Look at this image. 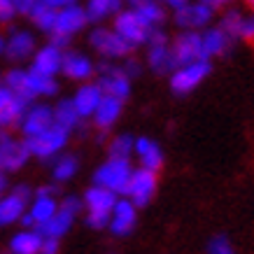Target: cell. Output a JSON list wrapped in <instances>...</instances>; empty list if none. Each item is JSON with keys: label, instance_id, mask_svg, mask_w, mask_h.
Masks as SVG:
<instances>
[{"label": "cell", "instance_id": "f35d334b", "mask_svg": "<svg viewBox=\"0 0 254 254\" xmlns=\"http://www.w3.org/2000/svg\"><path fill=\"white\" fill-rule=\"evenodd\" d=\"M19 14L14 0H0V23H9L14 16Z\"/></svg>", "mask_w": 254, "mask_h": 254}, {"label": "cell", "instance_id": "60d3db41", "mask_svg": "<svg viewBox=\"0 0 254 254\" xmlns=\"http://www.w3.org/2000/svg\"><path fill=\"white\" fill-rule=\"evenodd\" d=\"M16 93L9 89V86H5V84H0V112L7 108L9 103H12V98H14Z\"/></svg>", "mask_w": 254, "mask_h": 254}, {"label": "cell", "instance_id": "9c48e42d", "mask_svg": "<svg viewBox=\"0 0 254 254\" xmlns=\"http://www.w3.org/2000/svg\"><path fill=\"white\" fill-rule=\"evenodd\" d=\"M28 159H31V149L26 145V140H16L0 131V170L16 173L19 168H23V163Z\"/></svg>", "mask_w": 254, "mask_h": 254}, {"label": "cell", "instance_id": "52a82bcc", "mask_svg": "<svg viewBox=\"0 0 254 254\" xmlns=\"http://www.w3.org/2000/svg\"><path fill=\"white\" fill-rule=\"evenodd\" d=\"M70 131L63 128L59 124H54L52 128H47L45 133H40L35 138H26V145L31 149V156H38V159H52L61 152L65 142H68Z\"/></svg>", "mask_w": 254, "mask_h": 254}, {"label": "cell", "instance_id": "4dcf8cb0", "mask_svg": "<svg viewBox=\"0 0 254 254\" xmlns=\"http://www.w3.org/2000/svg\"><path fill=\"white\" fill-rule=\"evenodd\" d=\"M31 105V100L21 98V96H14L12 103H9L7 108L0 112V128H9V126H16V124H21L23 115H26V110Z\"/></svg>", "mask_w": 254, "mask_h": 254}, {"label": "cell", "instance_id": "c3c4849f", "mask_svg": "<svg viewBox=\"0 0 254 254\" xmlns=\"http://www.w3.org/2000/svg\"><path fill=\"white\" fill-rule=\"evenodd\" d=\"M5 47H7V38H5V35H0V56L5 54Z\"/></svg>", "mask_w": 254, "mask_h": 254}, {"label": "cell", "instance_id": "ac0fdd59", "mask_svg": "<svg viewBox=\"0 0 254 254\" xmlns=\"http://www.w3.org/2000/svg\"><path fill=\"white\" fill-rule=\"evenodd\" d=\"M61 72L72 82H86V79L93 77L96 72V65L86 54L82 52H65L63 54V65Z\"/></svg>", "mask_w": 254, "mask_h": 254}, {"label": "cell", "instance_id": "277c9868", "mask_svg": "<svg viewBox=\"0 0 254 254\" xmlns=\"http://www.w3.org/2000/svg\"><path fill=\"white\" fill-rule=\"evenodd\" d=\"M79 210H82V200L75 198V196H65L59 203L56 215L42 226H38V231L42 233V238H61V236H65L70 231V226H72Z\"/></svg>", "mask_w": 254, "mask_h": 254}, {"label": "cell", "instance_id": "7dc6e473", "mask_svg": "<svg viewBox=\"0 0 254 254\" xmlns=\"http://www.w3.org/2000/svg\"><path fill=\"white\" fill-rule=\"evenodd\" d=\"M200 2H205L208 7L217 9V7H222V5H226V2H231V0H200Z\"/></svg>", "mask_w": 254, "mask_h": 254}, {"label": "cell", "instance_id": "f907efd6", "mask_svg": "<svg viewBox=\"0 0 254 254\" xmlns=\"http://www.w3.org/2000/svg\"><path fill=\"white\" fill-rule=\"evenodd\" d=\"M245 5H247V7H250V12H252V14H254V0H245Z\"/></svg>", "mask_w": 254, "mask_h": 254}, {"label": "cell", "instance_id": "8992f818", "mask_svg": "<svg viewBox=\"0 0 254 254\" xmlns=\"http://www.w3.org/2000/svg\"><path fill=\"white\" fill-rule=\"evenodd\" d=\"M147 63L154 72H173L177 68L168 35L161 28H154L149 40H147Z\"/></svg>", "mask_w": 254, "mask_h": 254}, {"label": "cell", "instance_id": "7bdbcfd3", "mask_svg": "<svg viewBox=\"0 0 254 254\" xmlns=\"http://www.w3.org/2000/svg\"><path fill=\"white\" fill-rule=\"evenodd\" d=\"M122 68H124V72H126L128 77H138L140 75V63L135 61V59H126Z\"/></svg>", "mask_w": 254, "mask_h": 254}, {"label": "cell", "instance_id": "4316f807", "mask_svg": "<svg viewBox=\"0 0 254 254\" xmlns=\"http://www.w3.org/2000/svg\"><path fill=\"white\" fill-rule=\"evenodd\" d=\"M59 91V84H56L54 77L49 75H42L38 70H28V79H26V96L28 100H35L38 96H54Z\"/></svg>", "mask_w": 254, "mask_h": 254}, {"label": "cell", "instance_id": "7402d4cb", "mask_svg": "<svg viewBox=\"0 0 254 254\" xmlns=\"http://www.w3.org/2000/svg\"><path fill=\"white\" fill-rule=\"evenodd\" d=\"M103 89L98 86V82L93 84V82H86V84H82L75 91V96H72V103H75V108H77L79 117L82 119H86V117H93V112L98 110L100 100H103Z\"/></svg>", "mask_w": 254, "mask_h": 254}, {"label": "cell", "instance_id": "816d5d0a", "mask_svg": "<svg viewBox=\"0 0 254 254\" xmlns=\"http://www.w3.org/2000/svg\"><path fill=\"white\" fill-rule=\"evenodd\" d=\"M124 2H128V5H131V7H135V5H140V2H142V0H124Z\"/></svg>", "mask_w": 254, "mask_h": 254}, {"label": "cell", "instance_id": "681fc988", "mask_svg": "<svg viewBox=\"0 0 254 254\" xmlns=\"http://www.w3.org/2000/svg\"><path fill=\"white\" fill-rule=\"evenodd\" d=\"M2 187H5V170H0V191H2Z\"/></svg>", "mask_w": 254, "mask_h": 254}, {"label": "cell", "instance_id": "bcb514c9", "mask_svg": "<svg viewBox=\"0 0 254 254\" xmlns=\"http://www.w3.org/2000/svg\"><path fill=\"white\" fill-rule=\"evenodd\" d=\"M161 2L173 9H177V7H182V5H187V2H191V0H161Z\"/></svg>", "mask_w": 254, "mask_h": 254}, {"label": "cell", "instance_id": "f6af8a7d", "mask_svg": "<svg viewBox=\"0 0 254 254\" xmlns=\"http://www.w3.org/2000/svg\"><path fill=\"white\" fill-rule=\"evenodd\" d=\"M42 2H47L49 7H54V9H61V7H65V5H72V2H77V0H42Z\"/></svg>", "mask_w": 254, "mask_h": 254}, {"label": "cell", "instance_id": "7c38bea8", "mask_svg": "<svg viewBox=\"0 0 254 254\" xmlns=\"http://www.w3.org/2000/svg\"><path fill=\"white\" fill-rule=\"evenodd\" d=\"M215 9L208 7L205 2H187L182 7L175 9V23L182 31H200V28H208V23L212 21Z\"/></svg>", "mask_w": 254, "mask_h": 254}, {"label": "cell", "instance_id": "8d00e7d4", "mask_svg": "<svg viewBox=\"0 0 254 254\" xmlns=\"http://www.w3.org/2000/svg\"><path fill=\"white\" fill-rule=\"evenodd\" d=\"M205 252L208 254H236V247H233V243L226 236H212V238L208 240V247H205Z\"/></svg>", "mask_w": 254, "mask_h": 254}, {"label": "cell", "instance_id": "f1b7e54d", "mask_svg": "<svg viewBox=\"0 0 254 254\" xmlns=\"http://www.w3.org/2000/svg\"><path fill=\"white\" fill-rule=\"evenodd\" d=\"M124 0H86V14L89 21L98 23L105 21L110 16H115L117 12H122Z\"/></svg>", "mask_w": 254, "mask_h": 254}, {"label": "cell", "instance_id": "e0dca14e", "mask_svg": "<svg viewBox=\"0 0 254 254\" xmlns=\"http://www.w3.org/2000/svg\"><path fill=\"white\" fill-rule=\"evenodd\" d=\"M135 222H138V205L131 198H119L112 210L108 229L115 236H128L135 229Z\"/></svg>", "mask_w": 254, "mask_h": 254}, {"label": "cell", "instance_id": "5b68a950", "mask_svg": "<svg viewBox=\"0 0 254 254\" xmlns=\"http://www.w3.org/2000/svg\"><path fill=\"white\" fill-rule=\"evenodd\" d=\"M89 45H91L100 56H105L108 61H112V59H126V56L133 52V47L128 45L115 28H103V26H98V28L91 31Z\"/></svg>", "mask_w": 254, "mask_h": 254}, {"label": "cell", "instance_id": "d590c367", "mask_svg": "<svg viewBox=\"0 0 254 254\" xmlns=\"http://www.w3.org/2000/svg\"><path fill=\"white\" fill-rule=\"evenodd\" d=\"M26 79H28V70H21V68H12L2 77V84L9 86L12 91L16 93V96H21V98L28 100V96H26ZM33 103V100H31Z\"/></svg>", "mask_w": 254, "mask_h": 254}, {"label": "cell", "instance_id": "44dd1931", "mask_svg": "<svg viewBox=\"0 0 254 254\" xmlns=\"http://www.w3.org/2000/svg\"><path fill=\"white\" fill-rule=\"evenodd\" d=\"M117 200H119V193L110 191V189L100 185H93L84 191L82 203L86 205V212H108V215H112Z\"/></svg>", "mask_w": 254, "mask_h": 254}, {"label": "cell", "instance_id": "ba28073f", "mask_svg": "<svg viewBox=\"0 0 254 254\" xmlns=\"http://www.w3.org/2000/svg\"><path fill=\"white\" fill-rule=\"evenodd\" d=\"M96 70L100 72L98 86L103 89L105 96H112V98H119V100H126L131 96V77L124 72V68H117V65L105 61L100 65H96Z\"/></svg>", "mask_w": 254, "mask_h": 254}, {"label": "cell", "instance_id": "836d02e7", "mask_svg": "<svg viewBox=\"0 0 254 254\" xmlns=\"http://www.w3.org/2000/svg\"><path fill=\"white\" fill-rule=\"evenodd\" d=\"M77 168H79L77 156L75 154H63V156L56 159L54 168H52V175H54V180H59V182H68V180L75 177Z\"/></svg>", "mask_w": 254, "mask_h": 254}, {"label": "cell", "instance_id": "1f68e13d", "mask_svg": "<svg viewBox=\"0 0 254 254\" xmlns=\"http://www.w3.org/2000/svg\"><path fill=\"white\" fill-rule=\"evenodd\" d=\"M56 12L59 9H54V7H49L47 2H42L40 0L38 5L31 9V21L38 26L40 31H45V33H54V26H56Z\"/></svg>", "mask_w": 254, "mask_h": 254}, {"label": "cell", "instance_id": "d6a6232c", "mask_svg": "<svg viewBox=\"0 0 254 254\" xmlns=\"http://www.w3.org/2000/svg\"><path fill=\"white\" fill-rule=\"evenodd\" d=\"M135 9H138V14L142 16L152 28H159L163 23V19H166L163 2H159V0H142L140 5H135Z\"/></svg>", "mask_w": 254, "mask_h": 254}, {"label": "cell", "instance_id": "9a60e30c", "mask_svg": "<svg viewBox=\"0 0 254 254\" xmlns=\"http://www.w3.org/2000/svg\"><path fill=\"white\" fill-rule=\"evenodd\" d=\"M89 14H86V7H82L79 2H72V5H65L56 12V26L54 33H61V35H77L79 31H84L89 26Z\"/></svg>", "mask_w": 254, "mask_h": 254}, {"label": "cell", "instance_id": "ee69618b", "mask_svg": "<svg viewBox=\"0 0 254 254\" xmlns=\"http://www.w3.org/2000/svg\"><path fill=\"white\" fill-rule=\"evenodd\" d=\"M40 0H14L16 9H19V14H31V9L38 5Z\"/></svg>", "mask_w": 254, "mask_h": 254}, {"label": "cell", "instance_id": "8fae6325", "mask_svg": "<svg viewBox=\"0 0 254 254\" xmlns=\"http://www.w3.org/2000/svg\"><path fill=\"white\" fill-rule=\"evenodd\" d=\"M31 196H33V191L26 185L14 187V191L9 193V196H2L0 198V226L21 222V217L26 215Z\"/></svg>", "mask_w": 254, "mask_h": 254}, {"label": "cell", "instance_id": "6da1fadb", "mask_svg": "<svg viewBox=\"0 0 254 254\" xmlns=\"http://www.w3.org/2000/svg\"><path fill=\"white\" fill-rule=\"evenodd\" d=\"M133 168L128 159H115L110 156L108 161L98 166V170L93 173V185H100L110 189V191L119 193V196H126V189H128V182H131Z\"/></svg>", "mask_w": 254, "mask_h": 254}, {"label": "cell", "instance_id": "4fadbf2b", "mask_svg": "<svg viewBox=\"0 0 254 254\" xmlns=\"http://www.w3.org/2000/svg\"><path fill=\"white\" fill-rule=\"evenodd\" d=\"M170 47H173V56H175L177 65L205 59V54H203V35L198 31H182L173 40Z\"/></svg>", "mask_w": 254, "mask_h": 254}, {"label": "cell", "instance_id": "e575fe53", "mask_svg": "<svg viewBox=\"0 0 254 254\" xmlns=\"http://www.w3.org/2000/svg\"><path fill=\"white\" fill-rule=\"evenodd\" d=\"M131 154H135V138L126 135V133L112 138V142H110V156H115V159H131Z\"/></svg>", "mask_w": 254, "mask_h": 254}, {"label": "cell", "instance_id": "cb8c5ba5", "mask_svg": "<svg viewBox=\"0 0 254 254\" xmlns=\"http://www.w3.org/2000/svg\"><path fill=\"white\" fill-rule=\"evenodd\" d=\"M135 156L140 159V166L149 170H159L163 166V152L159 142L152 138H138L135 140Z\"/></svg>", "mask_w": 254, "mask_h": 254}, {"label": "cell", "instance_id": "30bf717a", "mask_svg": "<svg viewBox=\"0 0 254 254\" xmlns=\"http://www.w3.org/2000/svg\"><path fill=\"white\" fill-rule=\"evenodd\" d=\"M156 193V170L142 168L133 170L131 182H128V189H126V198H131L138 208L147 205L149 200L154 198Z\"/></svg>", "mask_w": 254, "mask_h": 254}, {"label": "cell", "instance_id": "d6986e66", "mask_svg": "<svg viewBox=\"0 0 254 254\" xmlns=\"http://www.w3.org/2000/svg\"><path fill=\"white\" fill-rule=\"evenodd\" d=\"M38 49H35V38H33V33L28 31H12V35L7 38V47H5V56H7L9 61H26V59H33Z\"/></svg>", "mask_w": 254, "mask_h": 254}, {"label": "cell", "instance_id": "7a4b0ae2", "mask_svg": "<svg viewBox=\"0 0 254 254\" xmlns=\"http://www.w3.org/2000/svg\"><path fill=\"white\" fill-rule=\"evenodd\" d=\"M210 70V59H198V61L185 63V65H177L173 72H170V89L177 96H187V93L196 91L205 79H208Z\"/></svg>", "mask_w": 254, "mask_h": 254}, {"label": "cell", "instance_id": "74e56055", "mask_svg": "<svg viewBox=\"0 0 254 254\" xmlns=\"http://www.w3.org/2000/svg\"><path fill=\"white\" fill-rule=\"evenodd\" d=\"M110 217L112 215H108V212H86V224L91 229H96V231H100V229L110 226Z\"/></svg>", "mask_w": 254, "mask_h": 254}, {"label": "cell", "instance_id": "5bb4252c", "mask_svg": "<svg viewBox=\"0 0 254 254\" xmlns=\"http://www.w3.org/2000/svg\"><path fill=\"white\" fill-rule=\"evenodd\" d=\"M54 124V108H49L45 103H35V105H28L26 115H23L21 133L23 138H35L40 133H45L47 128H52Z\"/></svg>", "mask_w": 254, "mask_h": 254}, {"label": "cell", "instance_id": "b9f144b4", "mask_svg": "<svg viewBox=\"0 0 254 254\" xmlns=\"http://www.w3.org/2000/svg\"><path fill=\"white\" fill-rule=\"evenodd\" d=\"M40 254H59V238H45Z\"/></svg>", "mask_w": 254, "mask_h": 254}, {"label": "cell", "instance_id": "f5cc1de1", "mask_svg": "<svg viewBox=\"0 0 254 254\" xmlns=\"http://www.w3.org/2000/svg\"><path fill=\"white\" fill-rule=\"evenodd\" d=\"M0 84H2V77H0Z\"/></svg>", "mask_w": 254, "mask_h": 254}, {"label": "cell", "instance_id": "d4e9b609", "mask_svg": "<svg viewBox=\"0 0 254 254\" xmlns=\"http://www.w3.org/2000/svg\"><path fill=\"white\" fill-rule=\"evenodd\" d=\"M122 108H124V100L112 98V96H103L100 100L98 110L93 112V124L98 128H112V124H117V119L122 117Z\"/></svg>", "mask_w": 254, "mask_h": 254}, {"label": "cell", "instance_id": "f546056e", "mask_svg": "<svg viewBox=\"0 0 254 254\" xmlns=\"http://www.w3.org/2000/svg\"><path fill=\"white\" fill-rule=\"evenodd\" d=\"M79 112L77 108H75V103H72V98H63L56 103L54 108V122L59 124V126H63V128H68V131H72L75 126H79Z\"/></svg>", "mask_w": 254, "mask_h": 254}, {"label": "cell", "instance_id": "2e32d148", "mask_svg": "<svg viewBox=\"0 0 254 254\" xmlns=\"http://www.w3.org/2000/svg\"><path fill=\"white\" fill-rule=\"evenodd\" d=\"M219 26H222L233 40L254 42V14L252 12L229 9V12L222 16V23H219Z\"/></svg>", "mask_w": 254, "mask_h": 254}, {"label": "cell", "instance_id": "ffe728a7", "mask_svg": "<svg viewBox=\"0 0 254 254\" xmlns=\"http://www.w3.org/2000/svg\"><path fill=\"white\" fill-rule=\"evenodd\" d=\"M63 49L54 45H45L42 49H38L33 54V70H38L42 75H49V77H56L61 72V65H63Z\"/></svg>", "mask_w": 254, "mask_h": 254}, {"label": "cell", "instance_id": "484cf974", "mask_svg": "<svg viewBox=\"0 0 254 254\" xmlns=\"http://www.w3.org/2000/svg\"><path fill=\"white\" fill-rule=\"evenodd\" d=\"M42 240L45 238L38 229H21L19 233L12 236L9 250H12V254H40Z\"/></svg>", "mask_w": 254, "mask_h": 254}, {"label": "cell", "instance_id": "603a6c76", "mask_svg": "<svg viewBox=\"0 0 254 254\" xmlns=\"http://www.w3.org/2000/svg\"><path fill=\"white\" fill-rule=\"evenodd\" d=\"M200 35H203V54H205V59L224 56L233 45V38L224 31L222 26H217V28H205Z\"/></svg>", "mask_w": 254, "mask_h": 254}, {"label": "cell", "instance_id": "ab89813d", "mask_svg": "<svg viewBox=\"0 0 254 254\" xmlns=\"http://www.w3.org/2000/svg\"><path fill=\"white\" fill-rule=\"evenodd\" d=\"M49 45L59 47L63 52H68L70 47V35H61V33H49Z\"/></svg>", "mask_w": 254, "mask_h": 254}, {"label": "cell", "instance_id": "83f0119b", "mask_svg": "<svg viewBox=\"0 0 254 254\" xmlns=\"http://www.w3.org/2000/svg\"><path fill=\"white\" fill-rule=\"evenodd\" d=\"M56 210H59L56 196H42V193H35V196H33L31 208H28V215L33 217V224H35V229H38V226H42V224L49 222V219L56 215Z\"/></svg>", "mask_w": 254, "mask_h": 254}, {"label": "cell", "instance_id": "3957f363", "mask_svg": "<svg viewBox=\"0 0 254 254\" xmlns=\"http://www.w3.org/2000/svg\"><path fill=\"white\" fill-rule=\"evenodd\" d=\"M119 35H122L128 45L135 49L140 45H147V40L152 35V26L138 14V9L135 7H128V9H122V12H117L115 14V26H112Z\"/></svg>", "mask_w": 254, "mask_h": 254}]
</instances>
